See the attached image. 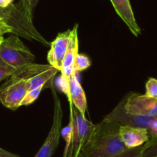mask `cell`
Wrapping results in <instances>:
<instances>
[{
  "label": "cell",
  "mask_w": 157,
  "mask_h": 157,
  "mask_svg": "<svg viewBox=\"0 0 157 157\" xmlns=\"http://www.w3.org/2000/svg\"><path fill=\"white\" fill-rule=\"evenodd\" d=\"M73 112L75 115V126L71 146L67 157H80L81 151L88 142L95 124L92 123L82 115L73 105Z\"/></svg>",
  "instance_id": "cell-6"
},
{
  "label": "cell",
  "mask_w": 157,
  "mask_h": 157,
  "mask_svg": "<svg viewBox=\"0 0 157 157\" xmlns=\"http://www.w3.org/2000/svg\"><path fill=\"white\" fill-rule=\"evenodd\" d=\"M70 103V117H69V123L66 127L61 130V135L64 138L65 141V147L64 149V153L63 157L68 156L69 151H70L71 146L72 139H73L74 134V126H75V115L73 112V103L71 101H69Z\"/></svg>",
  "instance_id": "cell-14"
},
{
  "label": "cell",
  "mask_w": 157,
  "mask_h": 157,
  "mask_svg": "<svg viewBox=\"0 0 157 157\" xmlns=\"http://www.w3.org/2000/svg\"><path fill=\"white\" fill-rule=\"evenodd\" d=\"M146 95L157 99V78H150L146 83Z\"/></svg>",
  "instance_id": "cell-19"
},
{
  "label": "cell",
  "mask_w": 157,
  "mask_h": 157,
  "mask_svg": "<svg viewBox=\"0 0 157 157\" xmlns=\"http://www.w3.org/2000/svg\"><path fill=\"white\" fill-rule=\"evenodd\" d=\"M120 126L105 119L95 125L80 157H114L127 149L120 135Z\"/></svg>",
  "instance_id": "cell-1"
},
{
  "label": "cell",
  "mask_w": 157,
  "mask_h": 157,
  "mask_svg": "<svg viewBox=\"0 0 157 157\" xmlns=\"http://www.w3.org/2000/svg\"><path fill=\"white\" fill-rule=\"evenodd\" d=\"M78 25L76 24L70 31V39H69L68 46L67 52L64 56V61L62 63L61 72L62 70L67 69L75 68V61L77 55L78 54V48H79V42H78Z\"/></svg>",
  "instance_id": "cell-12"
},
{
  "label": "cell",
  "mask_w": 157,
  "mask_h": 157,
  "mask_svg": "<svg viewBox=\"0 0 157 157\" xmlns=\"http://www.w3.org/2000/svg\"><path fill=\"white\" fill-rule=\"evenodd\" d=\"M91 65L90 60L88 57L84 54H79L77 55L75 61V69L76 72H81L85 69H88Z\"/></svg>",
  "instance_id": "cell-16"
},
{
  "label": "cell",
  "mask_w": 157,
  "mask_h": 157,
  "mask_svg": "<svg viewBox=\"0 0 157 157\" xmlns=\"http://www.w3.org/2000/svg\"><path fill=\"white\" fill-rule=\"evenodd\" d=\"M3 38H4V37H3L2 35H0V43H1V42H2V41Z\"/></svg>",
  "instance_id": "cell-25"
},
{
  "label": "cell",
  "mask_w": 157,
  "mask_h": 157,
  "mask_svg": "<svg viewBox=\"0 0 157 157\" xmlns=\"http://www.w3.org/2000/svg\"><path fill=\"white\" fill-rule=\"evenodd\" d=\"M124 98V109L127 113L157 116V99L133 92H130Z\"/></svg>",
  "instance_id": "cell-7"
},
{
  "label": "cell",
  "mask_w": 157,
  "mask_h": 157,
  "mask_svg": "<svg viewBox=\"0 0 157 157\" xmlns=\"http://www.w3.org/2000/svg\"><path fill=\"white\" fill-rule=\"evenodd\" d=\"M115 12L123 20L134 36L138 37L141 34V29L135 18L130 0H110Z\"/></svg>",
  "instance_id": "cell-11"
},
{
  "label": "cell",
  "mask_w": 157,
  "mask_h": 157,
  "mask_svg": "<svg viewBox=\"0 0 157 157\" xmlns=\"http://www.w3.org/2000/svg\"><path fill=\"white\" fill-rule=\"evenodd\" d=\"M0 58L16 69L33 63L35 59V55L15 35L3 38L0 43Z\"/></svg>",
  "instance_id": "cell-2"
},
{
  "label": "cell",
  "mask_w": 157,
  "mask_h": 157,
  "mask_svg": "<svg viewBox=\"0 0 157 157\" xmlns=\"http://www.w3.org/2000/svg\"><path fill=\"white\" fill-rule=\"evenodd\" d=\"M43 88H44V86H40V87L36 88V89L28 91L27 93L25 94V97L23 98L22 101L21 102L20 106H29V105H31L32 103H33L38 98L39 95L41 94V91H42Z\"/></svg>",
  "instance_id": "cell-17"
},
{
  "label": "cell",
  "mask_w": 157,
  "mask_h": 157,
  "mask_svg": "<svg viewBox=\"0 0 157 157\" xmlns=\"http://www.w3.org/2000/svg\"><path fill=\"white\" fill-rule=\"evenodd\" d=\"M77 73L78 72H75L71 76L65 95L67 96L69 101H71L78 112L82 115H85L87 109V98L84 90L78 80Z\"/></svg>",
  "instance_id": "cell-10"
},
{
  "label": "cell",
  "mask_w": 157,
  "mask_h": 157,
  "mask_svg": "<svg viewBox=\"0 0 157 157\" xmlns=\"http://www.w3.org/2000/svg\"><path fill=\"white\" fill-rule=\"evenodd\" d=\"M0 157H20V156L15 155V154L12 153V152H8V151L5 150V149H2V148L0 147Z\"/></svg>",
  "instance_id": "cell-23"
},
{
  "label": "cell",
  "mask_w": 157,
  "mask_h": 157,
  "mask_svg": "<svg viewBox=\"0 0 157 157\" xmlns=\"http://www.w3.org/2000/svg\"><path fill=\"white\" fill-rule=\"evenodd\" d=\"M70 31H65L61 32L56 36V38L50 43V49L47 55V59L49 65L61 72L62 63L67 52L70 39Z\"/></svg>",
  "instance_id": "cell-8"
},
{
  "label": "cell",
  "mask_w": 157,
  "mask_h": 157,
  "mask_svg": "<svg viewBox=\"0 0 157 157\" xmlns=\"http://www.w3.org/2000/svg\"><path fill=\"white\" fill-rule=\"evenodd\" d=\"M49 87L52 89V93L54 100V116L53 123L48 132L45 141L34 157H52L55 153L59 143L61 132L63 110L61 101L53 86V81L51 83Z\"/></svg>",
  "instance_id": "cell-4"
},
{
  "label": "cell",
  "mask_w": 157,
  "mask_h": 157,
  "mask_svg": "<svg viewBox=\"0 0 157 157\" xmlns=\"http://www.w3.org/2000/svg\"><path fill=\"white\" fill-rule=\"evenodd\" d=\"M120 135L127 149H133L144 146L150 140V136L147 129L136 126H121Z\"/></svg>",
  "instance_id": "cell-9"
},
{
  "label": "cell",
  "mask_w": 157,
  "mask_h": 157,
  "mask_svg": "<svg viewBox=\"0 0 157 157\" xmlns=\"http://www.w3.org/2000/svg\"><path fill=\"white\" fill-rule=\"evenodd\" d=\"M124 103L125 98L123 99L112 112L104 117V119L117 123L121 126L144 128L148 132L150 139L157 138V116H147L127 113L124 109Z\"/></svg>",
  "instance_id": "cell-3"
},
{
  "label": "cell",
  "mask_w": 157,
  "mask_h": 157,
  "mask_svg": "<svg viewBox=\"0 0 157 157\" xmlns=\"http://www.w3.org/2000/svg\"><path fill=\"white\" fill-rule=\"evenodd\" d=\"M6 33L13 34V30L12 27L4 21H0V35H4Z\"/></svg>",
  "instance_id": "cell-22"
},
{
  "label": "cell",
  "mask_w": 157,
  "mask_h": 157,
  "mask_svg": "<svg viewBox=\"0 0 157 157\" xmlns=\"http://www.w3.org/2000/svg\"><path fill=\"white\" fill-rule=\"evenodd\" d=\"M143 149H144V146L133 148V149H127L114 157H140Z\"/></svg>",
  "instance_id": "cell-20"
},
{
  "label": "cell",
  "mask_w": 157,
  "mask_h": 157,
  "mask_svg": "<svg viewBox=\"0 0 157 157\" xmlns=\"http://www.w3.org/2000/svg\"><path fill=\"white\" fill-rule=\"evenodd\" d=\"M16 70V68L7 64L0 58V82L12 76L15 74Z\"/></svg>",
  "instance_id": "cell-18"
},
{
  "label": "cell",
  "mask_w": 157,
  "mask_h": 157,
  "mask_svg": "<svg viewBox=\"0 0 157 157\" xmlns=\"http://www.w3.org/2000/svg\"><path fill=\"white\" fill-rule=\"evenodd\" d=\"M58 69H55L53 66H50L48 69L43 70L41 72H38L31 78H28V86L29 90L36 89L40 86H44L48 83L49 81L52 80V78L55 76V74L58 72Z\"/></svg>",
  "instance_id": "cell-13"
},
{
  "label": "cell",
  "mask_w": 157,
  "mask_h": 157,
  "mask_svg": "<svg viewBox=\"0 0 157 157\" xmlns=\"http://www.w3.org/2000/svg\"><path fill=\"white\" fill-rule=\"evenodd\" d=\"M156 157H157V156H156Z\"/></svg>",
  "instance_id": "cell-26"
},
{
  "label": "cell",
  "mask_w": 157,
  "mask_h": 157,
  "mask_svg": "<svg viewBox=\"0 0 157 157\" xmlns=\"http://www.w3.org/2000/svg\"><path fill=\"white\" fill-rule=\"evenodd\" d=\"M157 156V138L150 139L144 145L140 157H156Z\"/></svg>",
  "instance_id": "cell-15"
},
{
  "label": "cell",
  "mask_w": 157,
  "mask_h": 157,
  "mask_svg": "<svg viewBox=\"0 0 157 157\" xmlns=\"http://www.w3.org/2000/svg\"><path fill=\"white\" fill-rule=\"evenodd\" d=\"M28 91L27 80L12 75L0 88V103L8 109L15 110L20 107Z\"/></svg>",
  "instance_id": "cell-5"
},
{
  "label": "cell",
  "mask_w": 157,
  "mask_h": 157,
  "mask_svg": "<svg viewBox=\"0 0 157 157\" xmlns=\"http://www.w3.org/2000/svg\"><path fill=\"white\" fill-rule=\"evenodd\" d=\"M39 2V0H33V2H32V10L34 11V9H35V8L36 7L37 4H38V2Z\"/></svg>",
  "instance_id": "cell-24"
},
{
  "label": "cell",
  "mask_w": 157,
  "mask_h": 157,
  "mask_svg": "<svg viewBox=\"0 0 157 157\" xmlns=\"http://www.w3.org/2000/svg\"><path fill=\"white\" fill-rule=\"evenodd\" d=\"M32 2L33 0H21V2L18 3L25 16L31 20H32V16H33V10L32 8Z\"/></svg>",
  "instance_id": "cell-21"
}]
</instances>
